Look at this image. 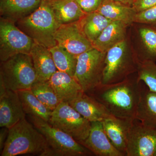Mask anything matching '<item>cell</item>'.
<instances>
[{
	"label": "cell",
	"mask_w": 156,
	"mask_h": 156,
	"mask_svg": "<svg viewBox=\"0 0 156 156\" xmlns=\"http://www.w3.org/2000/svg\"><path fill=\"white\" fill-rule=\"evenodd\" d=\"M114 1L118 2L119 3H122V4L126 5L132 7L134 0H114Z\"/></svg>",
	"instance_id": "33"
},
{
	"label": "cell",
	"mask_w": 156,
	"mask_h": 156,
	"mask_svg": "<svg viewBox=\"0 0 156 156\" xmlns=\"http://www.w3.org/2000/svg\"><path fill=\"white\" fill-rule=\"evenodd\" d=\"M126 156H156V128L131 121L127 135Z\"/></svg>",
	"instance_id": "10"
},
{
	"label": "cell",
	"mask_w": 156,
	"mask_h": 156,
	"mask_svg": "<svg viewBox=\"0 0 156 156\" xmlns=\"http://www.w3.org/2000/svg\"><path fill=\"white\" fill-rule=\"evenodd\" d=\"M106 53L93 48L77 57L74 78L89 94L102 84Z\"/></svg>",
	"instance_id": "7"
},
{
	"label": "cell",
	"mask_w": 156,
	"mask_h": 156,
	"mask_svg": "<svg viewBox=\"0 0 156 156\" xmlns=\"http://www.w3.org/2000/svg\"><path fill=\"white\" fill-rule=\"evenodd\" d=\"M17 92L25 114L49 122L53 111L44 105L30 89L20 90Z\"/></svg>",
	"instance_id": "24"
},
{
	"label": "cell",
	"mask_w": 156,
	"mask_h": 156,
	"mask_svg": "<svg viewBox=\"0 0 156 156\" xmlns=\"http://www.w3.org/2000/svg\"><path fill=\"white\" fill-rule=\"evenodd\" d=\"M104 0H76L86 14L97 11Z\"/></svg>",
	"instance_id": "30"
},
{
	"label": "cell",
	"mask_w": 156,
	"mask_h": 156,
	"mask_svg": "<svg viewBox=\"0 0 156 156\" xmlns=\"http://www.w3.org/2000/svg\"><path fill=\"white\" fill-rule=\"evenodd\" d=\"M34 42L14 21L0 18V60L19 54H30Z\"/></svg>",
	"instance_id": "9"
},
{
	"label": "cell",
	"mask_w": 156,
	"mask_h": 156,
	"mask_svg": "<svg viewBox=\"0 0 156 156\" xmlns=\"http://www.w3.org/2000/svg\"><path fill=\"white\" fill-rule=\"evenodd\" d=\"M9 128L2 127L0 131V152L2 151L9 134Z\"/></svg>",
	"instance_id": "32"
},
{
	"label": "cell",
	"mask_w": 156,
	"mask_h": 156,
	"mask_svg": "<svg viewBox=\"0 0 156 156\" xmlns=\"http://www.w3.org/2000/svg\"><path fill=\"white\" fill-rule=\"evenodd\" d=\"M37 80L30 54H17L1 62L0 87L17 92L30 89Z\"/></svg>",
	"instance_id": "4"
},
{
	"label": "cell",
	"mask_w": 156,
	"mask_h": 156,
	"mask_svg": "<svg viewBox=\"0 0 156 156\" xmlns=\"http://www.w3.org/2000/svg\"><path fill=\"white\" fill-rule=\"evenodd\" d=\"M25 114L17 92L0 88V127L11 128Z\"/></svg>",
	"instance_id": "12"
},
{
	"label": "cell",
	"mask_w": 156,
	"mask_h": 156,
	"mask_svg": "<svg viewBox=\"0 0 156 156\" xmlns=\"http://www.w3.org/2000/svg\"><path fill=\"white\" fill-rule=\"evenodd\" d=\"M49 146L44 136L26 119L9 128L1 156L32 154L45 156Z\"/></svg>",
	"instance_id": "2"
},
{
	"label": "cell",
	"mask_w": 156,
	"mask_h": 156,
	"mask_svg": "<svg viewBox=\"0 0 156 156\" xmlns=\"http://www.w3.org/2000/svg\"><path fill=\"white\" fill-rule=\"evenodd\" d=\"M155 5L156 0H134L132 7L136 13H138Z\"/></svg>",
	"instance_id": "31"
},
{
	"label": "cell",
	"mask_w": 156,
	"mask_h": 156,
	"mask_svg": "<svg viewBox=\"0 0 156 156\" xmlns=\"http://www.w3.org/2000/svg\"><path fill=\"white\" fill-rule=\"evenodd\" d=\"M60 25L79 21L86 13L76 0H46Z\"/></svg>",
	"instance_id": "20"
},
{
	"label": "cell",
	"mask_w": 156,
	"mask_h": 156,
	"mask_svg": "<svg viewBox=\"0 0 156 156\" xmlns=\"http://www.w3.org/2000/svg\"><path fill=\"white\" fill-rule=\"evenodd\" d=\"M30 116L34 126L45 137L49 148L45 156H86L92 154L72 136L43 119Z\"/></svg>",
	"instance_id": "5"
},
{
	"label": "cell",
	"mask_w": 156,
	"mask_h": 156,
	"mask_svg": "<svg viewBox=\"0 0 156 156\" xmlns=\"http://www.w3.org/2000/svg\"><path fill=\"white\" fill-rule=\"evenodd\" d=\"M42 0H0L1 17L16 23L35 11Z\"/></svg>",
	"instance_id": "17"
},
{
	"label": "cell",
	"mask_w": 156,
	"mask_h": 156,
	"mask_svg": "<svg viewBox=\"0 0 156 156\" xmlns=\"http://www.w3.org/2000/svg\"><path fill=\"white\" fill-rule=\"evenodd\" d=\"M97 12L112 21H121L128 26L134 23L136 14L133 7L114 0H104Z\"/></svg>",
	"instance_id": "22"
},
{
	"label": "cell",
	"mask_w": 156,
	"mask_h": 156,
	"mask_svg": "<svg viewBox=\"0 0 156 156\" xmlns=\"http://www.w3.org/2000/svg\"><path fill=\"white\" fill-rule=\"evenodd\" d=\"M137 77H128L114 83L101 84L88 95L105 106L113 116L132 121L136 119L142 87Z\"/></svg>",
	"instance_id": "1"
},
{
	"label": "cell",
	"mask_w": 156,
	"mask_h": 156,
	"mask_svg": "<svg viewBox=\"0 0 156 156\" xmlns=\"http://www.w3.org/2000/svg\"><path fill=\"white\" fill-rule=\"evenodd\" d=\"M136 119L144 125L156 128V92L150 90L145 84L141 89Z\"/></svg>",
	"instance_id": "21"
},
{
	"label": "cell",
	"mask_w": 156,
	"mask_h": 156,
	"mask_svg": "<svg viewBox=\"0 0 156 156\" xmlns=\"http://www.w3.org/2000/svg\"><path fill=\"white\" fill-rule=\"evenodd\" d=\"M80 144L98 156H125L110 140L101 122H91L89 136Z\"/></svg>",
	"instance_id": "13"
},
{
	"label": "cell",
	"mask_w": 156,
	"mask_h": 156,
	"mask_svg": "<svg viewBox=\"0 0 156 156\" xmlns=\"http://www.w3.org/2000/svg\"><path fill=\"white\" fill-rule=\"evenodd\" d=\"M137 80L143 82L151 91L156 92V63L151 60H139Z\"/></svg>",
	"instance_id": "28"
},
{
	"label": "cell",
	"mask_w": 156,
	"mask_h": 156,
	"mask_svg": "<svg viewBox=\"0 0 156 156\" xmlns=\"http://www.w3.org/2000/svg\"><path fill=\"white\" fill-rule=\"evenodd\" d=\"M30 89L36 97L52 111L61 102L48 81H36Z\"/></svg>",
	"instance_id": "26"
},
{
	"label": "cell",
	"mask_w": 156,
	"mask_h": 156,
	"mask_svg": "<svg viewBox=\"0 0 156 156\" xmlns=\"http://www.w3.org/2000/svg\"><path fill=\"white\" fill-rule=\"evenodd\" d=\"M139 58L129 50L127 39L107 52L102 84L114 83L124 80L137 72Z\"/></svg>",
	"instance_id": "6"
},
{
	"label": "cell",
	"mask_w": 156,
	"mask_h": 156,
	"mask_svg": "<svg viewBox=\"0 0 156 156\" xmlns=\"http://www.w3.org/2000/svg\"><path fill=\"white\" fill-rule=\"evenodd\" d=\"M69 104L90 122H101L114 117L102 104L84 92Z\"/></svg>",
	"instance_id": "14"
},
{
	"label": "cell",
	"mask_w": 156,
	"mask_h": 156,
	"mask_svg": "<svg viewBox=\"0 0 156 156\" xmlns=\"http://www.w3.org/2000/svg\"><path fill=\"white\" fill-rule=\"evenodd\" d=\"M15 23L35 43L48 49L57 45L55 34L61 25L46 0H42L35 11Z\"/></svg>",
	"instance_id": "3"
},
{
	"label": "cell",
	"mask_w": 156,
	"mask_h": 156,
	"mask_svg": "<svg viewBox=\"0 0 156 156\" xmlns=\"http://www.w3.org/2000/svg\"><path fill=\"white\" fill-rule=\"evenodd\" d=\"M30 54L36 72V81L48 82L57 71L50 50L34 42Z\"/></svg>",
	"instance_id": "16"
},
{
	"label": "cell",
	"mask_w": 156,
	"mask_h": 156,
	"mask_svg": "<svg viewBox=\"0 0 156 156\" xmlns=\"http://www.w3.org/2000/svg\"><path fill=\"white\" fill-rule=\"evenodd\" d=\"M60 102L69 103L83 92L75 78L57 70L48 81Z\"/></svg>",
	"instance_id": "15"
},
{
	"label": "cell",
	"mask_w": 156,
	"mask_h": 156,
	"mask_svg": "<svg viewBox=\"0 0 156 156\" xmlns=\"http://www.w3.org/2000/svg\"><path fill=\"white\" fill-rule=\"evenodd\" d=\"M139 34L145 49V54L140 61H156V28L146 25L140 29Z\"/></svg>",
	"instance_id": "27"
},
{
	"label": "cell",
	"mask_w": 156,
	"mask_h": 156,
	"mask_svg": "<svg viewBox=\"0 0 156 156\" xmlns=\"http://www.w3.org/2000/svg\"><path fill=\"white\" fill-rule=\"evenodd\" d=\"M112 21L97 11L87 13L79 20L83 32L92 44Z\"/></svg>",
	"instance_id": "23"
},
{
	"label": "cell",
	"mask_w": 156,
	"mask_h": 156,
	"mask_svg": "<svg viewBox=\"0 0 156 156\" xmlns=\"http://www.w3.org/2000/svg\"><path fill=\"white\" fill-rule=\"evenodd\" d=\"M48 122L69 134L80 144L89 136L91 122L69 104L61 102L54 110Z\"/></svg>",
	"instance_id": "8"
},
{
	"label": "cell",
	"mask_w": 156,
	"mask_h": 156,
	"mask_svg": "<svg viewBox=\"0 0 156 156\" xmlns=\"http://www.w3.org/2000/svg\"><path fill=\"white\" fill-rule=\"evenodd\" d=\"M134 23L151 26L156 28V5L136 13Z\"/></svg>",
	"instance_id": "29"
},
{
	"label": "cell",
	"mask_w": 156,
	"mask_h": 156,
	"mask_svg": "<svg viewBox=\"0 0 156 156\" xmlns=\"http://www.w3.org/2000/svg\"><path fill=\"white\" fill-rule=\"evenodd\" d=\"M57 70L74 77L77 58L63 47L56 45L49 49Z\"/></svg>",
	"instance_id": "25"
},
{
	"label": "cell",
	"mask_w": 156,
	"mask_h": 156,
	"mask_svg": "<svg viewBox=\"0 0 156 156\" xmlns=\"http://www.w3.org/2000/svg\"><path fill=\"white\" fill-rule=\"evenodd\" d=\"M55 38L57 45L77 57L93 48L92 43L83 32L79 21L62 24L56 31Z\"/></svg>",
	"instance_id": "11"
},
{
	"label": "cell",
	"mask_w": 156,
	"mask_h": 156,
	"mask_svg": "<svg viewBox=\"0 0 156 156\" xmlns=\"http://www.w3.org/2000/svg\"><path fill=\"white\" fill-rule=\"evenodd\" d=\"M128 26L121 21H112L92 43L93 48L106 53L115 45L126 40Z\"/></svg>",
	"instance_id": "18"
},
{
	"label": "cell",
	"mask_w": 156,
	"mask_h": 156,
	"mask_svg": "<svg viewBox=\"0 0 156 156\" xmlns=\"http://www.w3.org/2000/svg\"><path fill=\"white\" fill-rule=\"evenodd\" d=\"M132 121L114 117L101 122L105 131L113 145L125 156H126L127 132Z\"/></svg>",
	"instance_id": "19"
}]
</instances>
